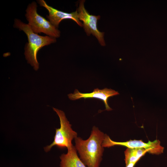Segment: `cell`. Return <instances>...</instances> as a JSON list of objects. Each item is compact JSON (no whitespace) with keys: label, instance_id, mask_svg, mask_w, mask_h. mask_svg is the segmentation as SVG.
<instances>
[{"label":"cell","instance_id":"obj_3","mask_svg":"<svg viewBox=\"0 0 167 167\" xmlns=\"http://www.w3.org/2000/svg\"><path fill=\"white\" fill-rule=\"evenodd\" d=\"M53 109L59 117L60 127L56 129L53 142L50 145L44 148V150L46 152L49 151L54 146L60 148H66L68 149L73 146L71 142L72 140L77 137V133L71 128V125L68 121L64 113L54 108H53Z\"/></svg>","mask_w":167,"mask_h":167},{"label":"cell","instance_id":"obj_2","mask_svg":"<svg viewBox=\"0 0 167 167\" xmlns=\"http://www.w3.org/2000/svg\"><path fill=\"white\" fill-rule=\"evenodd\" d=\"M15 27L23 31L26 34L28 43L26 44L24 54L28 63L35 71L39 68V64L37 59L38 51L42 47L56 41V38L49 36H42L34 33L28 24L15 19Z\"/></svg>","mask_w":167,"mask_h":167},{"label":"cell","instance_id":"obj_1","mask_svg":"<svg viewBox=\"0 0 167 167\" xmlns=\"http://www.w3.org/2000/svg\"><path fill=\"white\" fill-rule=\"evenodd\" d=\"M105 134L95 126L86 140L79 137L75 139V147L80 159L87 167H99L104 149L102 146Z\"/></svg>","mask_w":167,"mask_h":167},{"label":"cell","instance_id":"obj_11","mask_svg":"<svg viewBox=\"0 0 167 167\" xmlns=\"http://www.w3.org/2000/svg\"><path fill=\"white\" fill-rule=\"evenodd\" d=\"M136 163H132L126 165V167H134Z\"/></svg>","mask_w":167,"mask_h":167},{"label":"cell","instance_id":"obj_8","mask_svg":"<svg viewBox=\"0 0 167 167\" xmlns=\"http://www.w3.org/2000/svg\"><path fill=\"white\" fill-rule=\"evenodd\" d=\"M41 6L45 8L49 13L47 17L50 22L54 26L58 28L60 22L64 19H71L75 21L79 26L83 27V23L79 19L77 10L74 12L68 13L57 10L47 4L44 0L38 1Z\"/></svg>","mask_w":167,"mask_h":167},{"label":"cell","instance_id":"obj_4","mask_svg":"<svg viewBox=\"0 0 167 167\" xmlns=\"http://www.w3.org/2000/svg\"><path fill=\"white\" fill-rule=\"evenodd\" d=\"M37 7L36 3L33 2L28 5L26 10L25 16L28 22V24L32 30L35 33L43 32L56 38L60 37V31L49 21L38 14Z\"/></svg>","mask_w":167,"mask_h":167},{"label":"cell","instance_id":"obj_5","mask_svg":"<svg viewBox=\"0 0 167 167\" xmlns=\"http://www.w3.org/2000/svg\"><path fill=\"white\" fill-rule=\"evenodd\" d=\"M85 0H80L77 11L80 21L83 22V27L86 34L90 36L92 34L97 39L102 46L106 45L104 40V32L100 31L97 27L98 21L101 16L90 14L84 7Z\"/></svg>","mask_w":167,"mask_h":167},{"label":"cell","instance_id":"obj_6","mask_svg":"<svg viewBox=\"0 0 167 167\" xmlns=\"http://www.w3.org/2000/svg\"><path fill=\"white\" fill-rule=\"evenodd\" d=\"M116 145L125 146L129 148H143L153 154L159 155L163 152L164 148L161 145L160 141L156 139L145 143L142 140H130L126 142H118L112 140L106 134H105L102 146L110 147Z\"/></svg>","mask_w":167,"mask_h":167},{"label":"cell","instance_id":"obj_9","mask_svg":"<svg viewBox=\"0 0 167 167\" xmlns=\"http://www.w3.org/2000/svg\"><path fill=\"white\" fill-rule=\"evenodd\" d=\"M60 167H87L77 154L74 146L68 149L67 153L60 156Z\"/></svg>","mask_w":167,"mask_h":167},{"label":"cell","instance_id":"obj_7","mask_svg":"<svg viewBox=\"0 0 167 167\" xmlns=\"http://www.w3.org/2000/svg\"><path fill=\"white\" fill-rule=\"evenodd\" d=\"M119 94L117 91L111 89L105 88L102 89L98 88H95L91 93H83L80 92L75 89L73 93L68 95L70 99L75 101L81 98H96L102 101L105 105V110L110 111L112 109L109 106L108 103L109 98L111 96Z\"/></svg>","mask_w":167,"mask_h":167},{"label":"cell","instance_id":"obj_10","mask_svg":"<svg viewBox=\"0 0 167 167\" xmlns=\"http://www.w3.org/2000/svg\"><path fill=\"white\" fill-rule=\"evenodd\" d=\"M143 148H127L124 152L126 165L132 163H137L147 152Z\"/></svg>","mask_w":167,"mask_h":167}]
</instances>
